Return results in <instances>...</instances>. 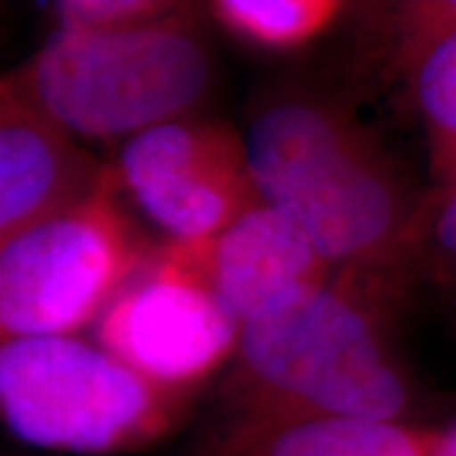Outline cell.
<instances>
[{
    "mask_svg": "<svg viewBox=\"0 0 456 456\" xmlns=\"http://www.w3.org/2000/svg\"><path fill=\"white\" fill-rule=\"evenodd\" d=\"M243 144L260 197L336 271L387 279L408 269L425 197L349 110L313 94L279 95L254 114Z\"/></svg>",
    "mask_w": 456,
    "mask_h": 456,
    "instance_id": "1",
    "label": "cell"
},
{
    "mask_svg": "<svg viewBox=\"0 0 456 456\" xmlns=\"http://www.w3.org/2000/svg\"><path fill=\"white\" fill-rule=\"evenodd\" d=\"M366 279L338 271L243 323L228 387L235 419L220 456L306 419L402 420L412 383Z\"/></svg>",
    "mask_w": 456,
    "mask_h": 456,
    "instance_id": "2",
    "label": "cell"
},
{
    "mask_svg": "<svg viewBox=\"0 0 456 456\" xmlns=\"http://www.w3.org/2000/svg\"><path fill=\"white\" fill-rule=\"evenodd\" d=\"M11 77L74 135L129 140L199 114L214 60L184 4L169 20L131 30H53Z\"/></svg>",
    "mask_w": 456,
    "mask_h": 456,
    "instance_id": "3",
    "label": "cell"
},
{
    "mask_svg": "<svg viewBox=\"0 0 456 456\" xmlns=\"http://www.w3.org/2000/svg\"><path fill=\"white\" fill-rule=\"evenodd\" d=\"M191 395L77 334L0 342L3 420L38 448L98 456L146 446L178 423Z\"/></svg>",
    "mask_w": 456,
    "mask_h": 456,
    "instance_id": "4",
    "label": "cell"
},
{
    "mask_svg": "<svg viewBox=\"0 0 456 456\" xmlns=\"http://www.w3.org/2000/svg\"><path fill=\"white\" fill-rule=\"evenodd\" d=\"M110 165L77 208L0 243V336H64L94 326L155 252L125 214Z\"/></svg>",
    "mask_w": 456,
    "mask_h": 456,
    "instance_id": "5",
    "label": "cell"
},
{
    "mask_svg": "<svg viewBox=\"0 0 456 456\" xmlns=\"http://www.w3.org/2000/svg\"><path fill=\"white\" fill-rule=\"evenodd\" d=\"M94 336L146 379L192 393L235 355L241 322L186 245L169 239L112 296Z\"/></svg>",
    "mask_w": 456,
    "mask_h": 456,
    "instance_id": "6",
    "label": "cell"
},
{
    "mask_svg": "<svg viewBox=\"0 0 456 456\" xmlns=\"http://www.w3.org/2000/svg\"><path fill=\"white\" fill-rule=\"evenodd\" d=\"M118 186L171 241H203L265 201L245 157L243 135L201 114L125 140L112 165Z\"/></svg>",
    "mask_w": 456,
    "mask_h": 456,
    "instance_id": "7",
    "label": "cell"
},
{
    "mask_svg": "<svg viewBox=\"0 0 456 456\" xmlns=\"http://www.w3.org/2000/svg\"><path fill=\"white\" fill-rule=\"evenodd\" d=\"M98 163L77 135L28 98L4 74L0 81V243L38 222L77 208L104 184Z\"/></svg>",
    "mask_w": 456,
    "mask_h": 456,
    "instance_id": "8",
    "label": "cell"
},
{
    "mask_svg": "<svg viewBox=\"0 0 456 456\" xmlns=\"http://www.w3.org/2000/svg\"><path fill=\"white\" fill-rule=\"evenodd\" d=\"M184 245L241 326L323 288L338 273L289 216L266 201L218 235Z\"/></svg>",
    "mask_w": 456,
    "mask_h": 456,
    "instance_id": "9",
    "label": "cell"
},
{
    "mask_svg": "<svg viewBox=\"0 0 456 456\" xmlns=\"http://www.w3.org/2000/svg\"><path fill=\"white\" fill-rule=\"evenodd\" d=\"M436 440L402 420L328 416L277 427L224 456H433Z\"/></svg>",
    "mask_w": 456,
    "mask_h": 456,
    "instance_id": "10",
    "label": "cell"
},
{
    "mask_svg": "<svg viewBox=\"0 0 456 456\" xmlns=\"http://www.w3.org/2000/svg\"><path fill=\"white\" fill-rule=\"evenodd\" d=\"M345 13L336 0H216L209 15L237 41L262 51H296L322 37Z\"/></svg>",
    "mask_w": 456,
    "mask_h": 456,
    "instance_id": "11",
    "label": "cell"
},
{
    "mask_svg": "<svg viewBox=\"0 0 456 456\" xmlns=\"http://www.w3.org/2000/svg\"><path fill=\"white\" fill-rule=\"evenodd\" d=\"M423 121L433 188L456 182V32L416 61L408 74Z\"/></svg>",
    "mask_w": 456,
    "mask_h": 456,
    "instance_id": "12",
    "label": "cell"
},
{
    "mask_svg": "<svg viewBox=\"0 0 456 456\" xmlns=\"http://www.w3.org/2000/svg\"><path fill=\"white\" fill-rule=\"evenodd\" d=\"M410 266L423 269L456 305V182L433 188L423 199L410 243Z\"/></svg>",
    "mask_w": 456,
    "mask_h": 456,
    "instance_id": "13",
    "label": "cell"
},
{
    "mask_svg": "<svg viewBox=\"0 0 456 456\" xmlns=\"http://www.w3.org/2000/svg\"><path fill=\"white\" fill-rule=\"evenodd\" d=\"M184 9L167 0H60L49 7L55 30L114 32L169 20Z\"/></svg>",
    "mask_w": 456,
    "mask_h": 456,
    "instance_id": "14",
    "label": "cell"
},
{
    "mask_svg": "<svg viewBox=\"0 0 456 456\" xmlns=\"http://www.w3.org/2000/svg\"><path fill=\"white\" fill-rule=\"evenodd\" d=\"M395 61L403 74L437 43L456 32V0H412L402 3L393 20Z\"/></svg>",
    "mask_w": 456,
    "mask_h": 456,
    "instance_id": "15",
    "label": "cell"
},
{
    "mask_svg": "<svg viewBox=\"0 0 456 456\" xmlns=\"http://www.w3.org/2000/svg\"><path fill=\"white\" fill-rule=\"evenodd\" d=\"M433 456H456V425L450 427L448 431L437 433Z\"/></svg>",
    "mask_w": 456,
    "mask_h": 456,
    "instance_id": "16",
    "label": "cell"
}]
</instances>
